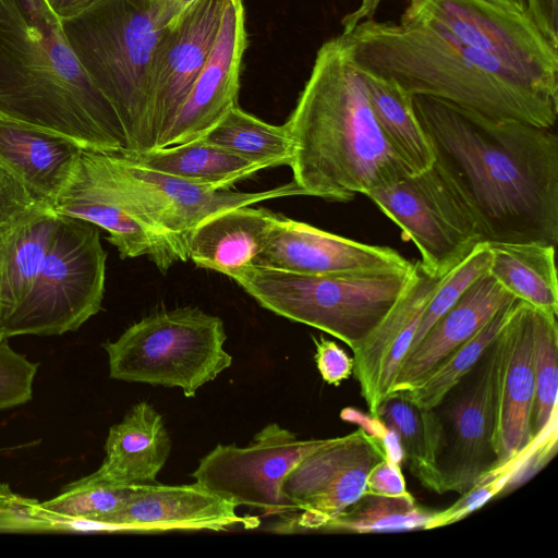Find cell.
I'll return each mask as SVG.
<instances>
[{
	"label": "cell",
	"mask_w": 558,
	"mask_h": 558,
	"mask_svg": "<svg viewBox=\"0 0 558 558\" xmlns=\"http://www.w3.org/2000/svg\"><path fill=\"white\" fill-rule=\"evenodd\" d=\"M515 299L488 272L478 278L407 354L387 397L415 386Z\"/></svg>",
	"instance_id": "obj_20"
},
{
	"label": "cell",
	"mask_w": 558,
	"mask_h": 558,
	"mask_svg": "<svg viewBox=\"0 0 558 558\" xmlns=\"http://www.w3.org/2000/svg\"><path fill=\"white\" fill-rule=\"evenodd\" d=\"M0 119L85 149L129 151L116 110L82 69L46 0H0Z\"/></svg>",
	"instance_id": "obj_3"
},
{
	"label": "cell",
	"mask_w": 558,
	"mask_h": 558,
	"mask_svg": "<svg viewBox=\"0 0 558 558\" xmlns=\"http://www.w3.org/2000/svg\"><path fill=\"white\" fill-rule=\"evenodd\" d=\"M246 48L242 0H228L215 44L158 148L204 137L236 105Z\"/></svg>",
	"instance_id": "obj_16"
},
{
	"label": "cell",
	"mask_w": 558,
	"mask_h": 558,
	"mask_svg": "<svg viewBox=\"0 0 558 558\" xmlns=\"http://www.w3.org/2000/svg\"><path fill=\"white\" fill-rule=\"evenodd\" d=\"M170 451L171 439L161 414L148 402L141 401L110 427L105 442L106 456L95 473L117 485L151 484Z\"/></svg>",
	"instance_id": "obj_22"
},
{
	"label": "cell",
	"mask_w": 558,
	"mask_h": 558,
	"mask_svg": "<svg viewBox=\"0 0 558 558\" xmlns=\"http://www.w3.org/2000/svg\"><path fill=\"white\" fill-rule=\"evenodd\" d=\"M383 458L400 464L404 461V452L398 434L390 427L380 439H375Z\"/></svg>",
	"instance_id": "obj_43"
},
{
	"label": "cell",
	"mask_w": 558,
	"mask_h": 558,
	"mask_svg": "<svg viewBox=\"0 0 558 558\" xmlns=\"http://www.w3.org/2000/svg\"><path fill=\"white\" fill-rule=\"evenodd\" d=\"M2 337H4V336H3V335L1 333V331H0V339H1Z\"/></svg>",
	"instance_id": "obj_48"
},
{
	"label": "cell",
	"mask_w": 558,
	"mask_h": 558,
	"mask_svg": "<svg viewBox=\"0 0 558 558\" xmlns=\"http://www.w3.org/2000/svg\"><path fill=\"white\" fill-rule=\"evenodd\" d=\"M52 207L59 215L86 220L108 232L121 258L148 256L163 274L179 262L163 238L131 213L80 158Z\"/></svg>",
	"instance_id": "obj_19"
},
{
	"label": "cell",
	"mask_w": 558,
	"mask_h": 558,
	"mask_svg": "<svg viewBox=\"0 0 558 558\" xmlns=\"http://www.w3.org/2000/svg\"><path fill=\"white\" fill-rule=\"evenodd\" d=\"M276 214L241 206L203 220L187 240V257L198 267L229 276L252 265L263 248Z\"/></svg>",
	"instance_id": "obj_24"
},
{
	"label": "cell",
	"mask_w": 558,
	"mask_h": 558,
	"mask_svg": "<svg viewBox=\"0 0 558 558\" xmlns=\"http://www.w3.org/2000/svg\"><path fill=\"white\" fill-rule=\"evenodd\" d=\"M38 363L14 351L7 337L0 339V410L32 399Z\"/></svg>",
	"instance_id": "obj_36"
},
{
	"label": "cell",
	"mask_w": 558,
	"mask_h": 558,
	"mask_svg": "<svg viewBox=\"0 0 558 558\" xmlns=\"http://www.w3.org/2000/svg\"><path fill=\"white\" fill-rule=\"evenodd\" d=\"M286 125L293 181L306 196L349 202L414 174L380 130L342 33L318 49Z\"/></svg>",
	"instance_id": "obj_2"
},
{
	"label": "cell",
	"mask_w": 558,
	"mask_h": 558,
	"mask_svg": "<svg viewBox=\"0 0 558 558\" xmlns=\"http://www.w3.org/2000/svg\"><path fill=\"white\" fill-rule=\"evenodd\" d=\"M377 417L398 434L404 461L417 481L425 488L442 494L439 463L446 436L437 411L421 408L401 393H393L379 405Z\"/></svg>",
	"instance_id": "obj_28"
},
{
	"label": "cell",
	"mask_w": 558,
	"mask_h": 558,
	"mask_svg": "<svg viewBox=\"0 0 558 558\" xmlns=\"http://www.w3.org/2000/svg\"><path fill=\"white\" fill-rule=\"evenodd\" d=\"M433 166L471 213L483 243L558 242L555 128L412 96Z\"/></svg>",
	"instance_id": "obj_1"
},
{
	"label": "cell",
	"mask_w": 558,
	"mask_h": 558,
	"mask_svg": "<svg viewBox=\"0 0 558 558\" xmlns=\"http://www.w3.org/2000/svg\"><path fill=\"white\" fill-rule=\"evenodd\" d=\"M54 529L37 501L14 494L0 484V531Z\"/></svg>",
	"instance_id": "obj_37"
},
{
	"label": "cell",
	"mask_w": 558,
	"mask_h": 558,
	"mask_svg": "<svg viewBox=\"0 0 558 558\" xmlns=\"http://www.w3.org/2000/svg\"><path fill=\"white\" fill-rule=\"evenodd\" d=\"M316 348L315 363L325 383L339 386L353 374V357L339 347L335 341L320 336L313 337Z\"/></svg>",
	"instance_id": "obj_38"
},
{
	"label": "cell",
	"mask_w": 558,
	"mask_h": 558,
	"mask_svg": "<svg viewBox=\"0 0 558 558\" xmlns=\"http://www.w3.org/2000/svg\"><path fill=\"white\" fill-rule=\"evenodd\" d=\"M412 271L315 276L247 265L228 277L264 308L325 331L354 351L390 312Z\"/></svg>",
	"instance_id": "obj_6"
},
{
	"label": "cell",
	"mask_w": 558,
	"mask_h": 558,
	"mask_svg": "<svg viewBox=\"0 0 558 558\" xmlns=\"http://www.w3.org/2000/svg\"><path fill=\"white\" fill-rule=\"evenodd\" d=\"M534 307L521 300L504 327L495 429L496 468L521 453L533 440Z\"/></svg>",
	"instance_id": "obj_18"
},
{
	"label": "cell",
	"mask_w": 558,
	"mask_h": 558,
	"mask_svg": "<svg viewBox=\"0 0 558 558\" xmlns=\"http://www.w3.org/2000/svg\"><path fill=\"white\" fill-rule=\"evenodd\" d=\"M36 202L23 183L0 163V226Z\"/></svg>",
	"instance_id": "obj_40"
},
{
	"label": "cell",
	"mask_w": 558,
	"mask_h": 558,
	"mask_svg": "<svg viewBox=\"0 0 558 558\" xmlns=\"http://www.w3.org/2000/svg\"><path fill=\"white\" fill-rule=\"evenodd\" d=\"M365 196L415 244L429 274H448L483 243L471 213L434 166Z\"/></svg>",
	"instance_id": "obj_11"
},
{
	"label": "cell",
	"mask_w": 558,
	"mask_h": 558,
	"mask_svg": "<svg viewBox=\"0 0 558 558\" xmlns=\"http://www.w3.org/2000/svg\"><path fill=\"white\" fill-rule=\"evenodd\" d=\"M527 14L542 34L558 48V0H525Z\"/></svg>",
	"instance_id": "obj_41"
},
{
	"label": "cell",
	"mask_w": 558,
	"mask_h": 558,
	"mask_svg": "<svg viewBox=\"0 0 558 558\" xmlns=\"http://www.w3.org/2000/svg\"><path fill=\"white\" fill-rule=\"evenodd\" d=\"M553 315L534 307L533 365L534 403L532 436L538 435L557 411L558 322Z\"/></svg>",
	"instance_id": "obj_34"
},
{
	"label": "cell",
	"mask_w": 558,
	"mask_h": 558,
	"mask_svg": "<svg viewBox=\"0 0 558 558\" xmlns=\"http://www.w3.org/2000/svg\"><path fill=\"white\" fill-rule=\"evenodd\" d=\"M180 3L183 5V8L187 7L189 4H191L194 0H179Z\"/></svg>",
	"instance_id": "obj_47"
},
{
	"label": "cell",
	"mask_w": 558,
	"mask_h": 558,
	"mask_svg": "<svg viewBox=\"0 0 558 558\" xmlns=\"http://www.w3.org/2000/svg\"><path fill=\"white\" fill-rule=\"evenodd\" d=\"M140 168L173 175L214 190L228 189L235 182L266 169L202 138L144 153L121 154Z\"/></svg>",
	"instance_id": "obj_26"
},
{
	"label": "cell",
	"mask_w": 558,
	"mask_h": 558,
	"mask_svg": "<svg viewBox=\"0 0 558 558\" xmlns=\"http://www.w3.org/2000/svg\"><path fill=\"white\" fill-rule=\"evenodd\" d=\"M83 149L58 133L0 119V163L38 202L52 205Z\"/></svg>",
	"instance_id": "obj_21"
},
{
	"label": "cell",
	"mask_w": 558,
	"mask_h": 558,
	"mask_svg": "<svg viewBox=\"0 0 558 558\" xmlns=\"http://www.w3.org/2000/svg\"><path fill=\"white\" fill-rule=\"evenodd\" d=\"M80 161L131 213L163 238L179 262L189 259V236L208 217L267 199L304 195L294 181L260 192L214 190L136 167L116 153L83 149Z\"/></svg>",
	"instance_id": "obj_9"
},
{
	"label": "cell",
	"mask_w": 558,
	"mask_h": 558,
	"mask_svg": "<svg viewBox=\"0 0 558 558\" xmlns=\"http://www.w3.org/2000/svg\"><path fill=\"white\" fill-rule=\"evenodd\" d=\"M332 439L301 440L288 428L270 423L245 447L217 445L191 476L238 507L289 514L296 509L282 490L284 478L306 456Z\"/></svg>",
	"instance_id": "obj_13"
},
{
	"label": "cell",
	"mask_w": 558,
	"mask_h": 558,
	"mask_svg": "<svg viewBox=\"0 0 558 558\" xmlns=\"http://www.w3.org/2000/svg\"><path fill=\"white\" fill-rule=\"evenodd\" d=\"M487 245L488 274L517 299L558 316L556 246L535 242Z\"/></svg>",
	"instance_id": "obj_27"
},
{
	"label": "cell",
	"mask_w": 558,
	"mask_h": 558,
	"mask_svg": "<svg viewBox=\"0 0 558 558\" xmlns=\"http://www.w3.org/2000/svg\"><path fill=\"white\" fill-rule=\"evenodd\" d=\"M135 486L110 483L94 472L70 483L39 506L54 529H62L68 521L82 520L99 522L105 530V523L124 506Z\"/></svg>",
	"instance_id": "obj_33"
},
{
	"label": "cell",
	"mask_w": 558,
	"mask_h": 558,
	"mask_svg": "<svg viewBox=\"0 0 558 558\" xmlns=\"http://www.w3.org/2000/svg\"><path fill=\"white\" fill-rule=\"evenodd\" d=\"M202 140L265 168L290 165L293 145L286 123L272 125L233 106Z\"/></svg>",
	"instance_id": "obj_30"
},
{
	"label": "cell",
	"mask_w": 558,
	"mask_h": 558,
	"mask_svg": "<svg viewBox=\"0 0 558 558\" xmlns=\"http://www.w3.org/2000/svg\"><path fill=\"white\" fill-rule=\"evenodd\" d=\"M59 215L36 202L0 226V325L29 292Z\"/></svg>",
	"instance_id": "obj_23"
},
{
	"label": "cell",
	"mask_w": 558,
	"mask_h": 558,
	"mask_svg": "<svg viewBox=\"0 0 558 558\" xmlns=\"http://www.w3.org/2000/svg\"><path fill=\"white\" fill-rule=\"evenodd\" d=\"M447 275V274H446ZM446 275L427 272L414 263L409 284L372 335L353 351V374L371 411L377 376L391 345L407 331H415L432 295Z\"/></svg>",
	"instance_id": "obj_25"
},
{
	"label": "cell",
	"mask_w": 558,
	"mask_h": 558,
	"mask_svg": "<svg viewBox=\"0 0 558 558\" xmlns=\"http://www.w3.org/2000/svg\"><path fill=\"white\" fill-rule=\"evenodd\" d=\"M238 505L195 482L184 485H136L124 506L105 523V530L144 533L174 530L223 531L258 520L242 518Z\"/></svg>",
	"instance_id": "obj_17"
},
{
	"label": "cell",
	"mask_w": 558,
	"mask_h": 558,
	"mask_svg": "<svg viewBox=\"0 0 558 558\" xmlns=\"http://www.w3.org/2000/svg\"><path fill=\"white\" fill-rule=\"evenodd\" d=\"M183 9L179 0H95L61 20L82 69L116 110L128 153L153 149L150 61L161 33Z\"/></svg>",
	"instance_id": "obj_5"
},
{
	"label": "cell",
	"mask_w": 558,
	"mask_h": 558,
	"mask_svg": "<svg viewBox=\"0 0 558 558\" xmlns=\"http://www.w3.org/2000/svg\"><path fill=\"white\" fill-rule=\"evenodd\" d=\"M223 322L196 307L153 313L116 341H107L109 375L117 380L179 387L194 397L232 364Z\"/></svg>",
	"instance_id": "obj_7"
},
{
	"label": "cell",
	"mask_w": 558,
	"mask_h": 558,
	"mask_svg": "<svg viewBox=\"0 0 558 558\" xmlns=\"http://www.w3.org/2000/svg\"><path fill=\"white\" fill-rule=\"evenodd\" d=\"M93 1L95 0H46L50 9L60 20L81 12Z\"/></svg>",
	"instance_id": "obj_45"
},
{
	"label": "cell",
	"mask_w": 558,
	"mask_h": 558,
	"mask_svg": "<svg viewBox=\"0 0 558 558\" xmlns=\"http://www.w3.org/2000/svg\"><path fill=\"white\" fill-rule=\"evenodd\" d=\"M488 2H492L505 10L520 13V14H527V7L525 0H486Z\"/></svg>",
	"instance_id": "obj_46"
},
{
	"label": "cell",
	"mask_w": 558,
	"mask_h": 558,
	"mask_svg": "<svg viewBox=\"0 0 558 558\" xmlns=\"http://www.w3.org/2000/svg\"><path fill=\"white\" fill-rule=\"evenodd\" d=\"M400 22L444 31L558 96V48L526 14L486 0H411Z\"/></svg>",
	"instance_id": "obj_10"
},
{
	"label": "cell",
	"mask_w": 558,
	"mask_h": 558,
	"mask_svg": "<svg viewBox=\"0 0 558 558\" xmlns=\"http://www.w3.org/2000/svg\"><path fill=\"white\" fill-rule=\"evenodd\" d=\"M504 350L502 328L474 367L434 408L446 436L439 463L444 493L462 495L496 468L495 429Z\"/></svg>",
	"instance_id": "obj_12"
},
{
	"label": "cell",
	"mask_w": 558,
	"mask_h": 558,
	"mask_svg": "<svg viewBox=\"0 0 558 558\" xmlns=\"http://www.w3.org/2000/svg\"><path fill=\"white\" fill-rule=\"evenodd\" d=\"M381 0H361L360 5L343 16L342 34H349L362 21L373 19Z\"/></svg>",
	"instance_id": "obj_44"
},
{
	"label": "cell",
	"mask_w": 558,
	"mask_h": 558,
	"mask_svg": "<svg viewBox=\"0 0 558 558\" xmlns=\"http://www.w3.org/2000/svg\"><path fill=\"white\" fill-rule=\"evenodd\" d=\"M228 0H194L163 29L149 68V134L161 144L217 38Z\"/></svg>",
	"instance_id": "obj_14"
},
{
	"label": "cell",
	"mask_w": 558,
	"mask_h": 558,
	"mask_svg": "<svg viewBox=\"0 0 558 558\" xmlns=\"http://www.w3.org/2000/svg\"><path fill=\"white\" fill-rule=\"evenodd\" d=\"M359 69L377 123L389 144L414 174L429 169L434 154L415 114L412 95L392 78Z\"/></svg>",
	"instance_id": "obj_29"
},
{
	"label": "cell",
	"mask_w": 558,
	"mask_h": 558,
	"mask_svg": "<svg viewBox=\"0 0 558 558\" xmlns=\"http://www.w3.org/2000/svg\"><path fill=\"white\" fill-rule=\"evenodd\" d=\"M502 306L473 337L456 349L412 388L399 392L416 405L436 408L448 391L470 372L508 322L515 303Z\"/></svg>",
	"instance_id": "obj_32"
},
{
	"label": "cell",
	"mask_w": 558,
	"mask_h": 558,
	"mask_svg": "<svg viewBox=\"0 0 558 558\" xmlns=\"http://www.w3.org/2000/svg\"><path fill=\"white\" fill-rule=\"evenodd\" d=\"M347 35L360 68L425 95L495 118L555 128L558 96L450 34L416 23L360 22Z\"/></svg>",
	"instance_id": "obj_4"
},
{
	"label": "cell",
	"mask_w": 558,
	"mask_h": 558,
	"mask_svg": "<svg viewBox=\"0 0 558 558\" xmlns=\"http://www.w3.org/2000/svg\"><path fill=\"white\" fill-rule=\"evenodd\" d=\"M436 511L417 505L411 494L387 497L365 493L322 531L367 534L428 530Z\"/></svg>",
	"instance_id": "obj_31"
},
{
	"label": "cell",
	"mask_w": 558,
	"mask_h": 558,
	"mask_svg": "<svg viewBox=\"0 0 558 558\" xmlns=\"http://www.w3.org/2000/svg\"><path fill=\"white\" fill-rule=\"evenodd\" d=\"M252 265L326 276L409 271L414 263L391 247L362 243L276 214Z\"/></svg>",
	"instance_id": "obj_15"
},
{
	"label": "cell",
	"mask_w": 558,
	"mask_h": 558,
	"mask_svg": "<svg viewBox=\"0 0 558 558\" xmlns=\"http://www.w3.org/2000/svg\"><path fill=\"white\" fill-rule=\"evenodd\" d=\"M340 417L343 421L359 424L360 428L373 439H380L387 429V425L379 417L366 415L353 408H344Z\"/></svg>",
	"instance_id": "obj_42"
},
{
	"label": "cell",
	"mask_w": 558,
	"mask_h": 558,
	"mask_svg": "<svg viewBox=\"0 0 558 558\" xmlns=\"http://www.w3.org/2000/svg\"><path fill=\"white\" fill-rule=\"evenodd\" d=\"M489 263L490 252L487 243H478L460 264L445 276L426 305L408 353L416 347L430 327L460 299L466 289L488 272Z\"/></svg>",
	"instance_id": "obj_35"
},
{
	"label": "cell",
	"mask_w": 558,
	"mask_h": 558,
	"mask_svg": "<svg viewBox=\"0 0 558 558\" xmlns=\"http://www.w3.org/2000/svg\"><path fill=\"white\" fill-rule=\"evenodd\" d=\"M366 493L387 497L410 495L405 486L401 465L385 458L377 461L367 474Z\"/></svg>",
	"instance_id": "obj_39"
},
{
	"label": "cell",
	"mask_w": 558,
	"mask_h": 558,
	"mask_svg": "<svg viewBox=\"0 0 558 558\" xmlns=\"http://www.w3.org/2000/svg\"><path fill=\"white\" fill-rule=\"evenodd\" d=\"M106 258L99 227L59 215L34 283L0 325L1 333L9 338L54 336L77 330L101 310Z\"/></svg>",
	"instance_id": "obj_8"
}]
</instances>
